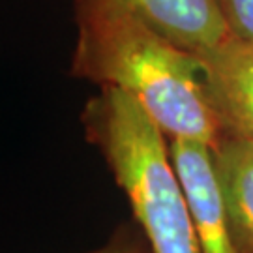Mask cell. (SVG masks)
I'll return each mask as SVG.
<instances>
[{
	"label": "cell",
	"instance_id": "obj_2",
	"mask_svg": "<svg viewBox=\"0 0 253 253\" xmlns=\"http://www.w3.org/2000/svg\"><path fill=\"white\" fill-rule=\"evenodd\" d=\"M81 122L126 193L154 253H201L167 137L145 109L126 92L101 88L86 103Z\"/></svg>",
	"mask_w": 253,
	"mask_h": 253
},
{
	"label": "cell",
	"instance_id": "obj_4",
	"mask_svg": "<svg viewBox=\"0 0 253 253\" xmlns=\"http://www.w3.org/2000/svg\"><path fill=\"white\" fill-rule=\"evenodd\" d=\"M169 152L195 223L201 253H238L217 182L212 146L190 139H171Z\"/></svg>",
	"mask_w": 253,
	"mask_h": 253
},
{
	"label": "cell",
	"instance_id": "obj_8",
	"mask_svg": "<svg viewBox=\"0 0 253 253\" xmlns=\"http://www.w3.org/2000/svg\"><path fill=\"white\" fill-rule=\"evenodd\" d=\"M88 253H154L143 229L133 223H126L115 231L105 246Z\"/></svg>",
	"mask_w": 253,
	"mask_h": 253
},
{
	"label": "cell",
	"instance_id": "obj_3",
	"mask_svg": "<svg viewBox=\"0 0 253 253\" xmlns=\"http://www.w3.org/2000/svg\"><path fill=\"white\" fill-rule=\"evenodd\" d=\"M197 58L219 135L253 141V43L231 36Z\"/></svg>",
	"mask_w": 253,
	"mask_h": 253
},
{
	"label": "cell",
	"instance_id": "obj_5",
	"mask_svg": "<svg viewBox=\"0 0 253 253\" xmlns=\"http://www.w3.org/2000/svg\"><path fill=\"white\" fill-rule=\"evenodd\" d=\"M160 36L190 54L207 53L233 36L217 0H117Z\"/></svg>",
	"mask_w": 253,
	"mask_h": 253
},
{
	"label": "cell",
	"instance_id": "obj_1",
	"mask_svg": "<svg viewBox=\"0 0 253 253\" xmlns=\"http://www.w3.org/2000/svg\"><path fill=\"white\" fill-rule=\"evenodd\" d=\"M77 43L70 73L101 88H118L141 105L171 139L214 146L201 64L117 0H75Z\"/></svg>",
	"mask_w": 253,
	"mask_h": 253
},
{
	"label": "cell",
	"instance_id": "obj_6",
	"mask_svg": "<svg viewBox=\"0 0 253 253\" xmlns=\"http://www.w3.org/2000/svg\"><path fill=\"white\" fill-rule=\"evenodd\" d=\"M212 154L236 252L253 253V141L221 133Z\"/></svg>",
	"mask_w": 253,
	"mask_h": 253
},
{
	"label": "cell",
	"instance_id": "obj_7",
	"mask_svg": "<svg viewBox=\"0 0 253 253\" xmlns=\"http://www.w3.org/2000/svg\"><path fill=\"white\" fill-rule=\"evenodd\" d=\"M231 34L253 43V0H217Z\"/></svg>",
	"mask_w": 253,
	"mask_h": 253
}]
</instances>
